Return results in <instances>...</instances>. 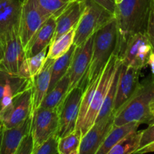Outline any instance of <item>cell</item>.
<instances>
[{
    "label": "cell",
    "instance_id": "1",
    "mask_svg": "<svg viewBox=\"0 0 154 154\" xmlns=\"http://www.w3.org/2000/svg\"><path fill=\"white\" fill-rule=\"evenodd\" d=\"M118 42L117 23L115 17L95 34L91 59L79 85L84 91L89 84L100 76L116 51Z\"/></svg>",
    "mask_w": 154,
    "mask_h": 154
},
{
    "label": "cell",
    "instance_id": "2",
    "mask_svg": "<svg viewBox=\"0 0 154 154\" xmlns=\"http://www.w3.org/2000/svg\"><path fill=\"white\" fill-rule=\"evenodd\" d=\"M151 0H122L116 5L114 17L117 23L118 42L116 51L119 52L130 36L145 32Z\"/></svg>",
    "mask_w": 154,
    "mask_h": 154
},
{
    "label": "cell",
    "instance_id": "3",
    "mask_svg": "<svg viewBox=\"0 0 154 154\" xmlns=\"http://www.w3.org/2000/svg\"><path fill=\"white\" fill-rule=\"evenodd\" d=\"M154 99V77H147L140 82L129 99L115 113L113 126L130 122L151 124L154 117L150 113V103Z\"/></svg>",
    "mask_w": 154,
    "mask_h": 154
},
{
    "label": "cell",
    "instance_id": "4",
    "mask_svg": "<svg viewBox=\"0 0 154 154\" xmlns=\"http://www.w3.org/2000/svg\"><path fill=\"white\" fill-rule=\"evenodd\" d=\"M120 65V59L118 55L117 51H115L111 58L110 59L108 63L104 67L103 72H101L99 82H98L96 90L94 93L88 111L82 124L80 125L79 127L77 128L81 131L82 135L91 127L92 125L96 121L100 110L102 107L104 99H105L106 96L108 93V90L111 85L113 78H114L116 69L119 68Z\"/></svg>",
    "mask_w": 154,
    "mask_h": 154
},
{
    "label": "cell",
    "instance_id": "5",
    "mask_svg": "<svg viewBox=\"0 0 154 154\" xmlns=\"http://www.w3.org/2000/svg\"><path fill=\"white\" fill-rule=\"evenodd\" d=\"M113 17L114 15L93 0H85L84 11L75 29L74 45L81 46Z\"/></svg>",
    "mask_w": 154,
    "mask_h": 154
},
{
    "label": "cell",
    "instance_id": "6",
    "mask_svg": "<svg viewBox=\"0 0 154 154\" xmlns=\"http://www.w3.org/2000/svg\"><path fill=\"white\" fill-rule=\"evenodd\" d=\"M153 51L145 32L130 36L125 46L118 53L122 65L142 69L147 66L149 54Z\"/></svg>",
    "mask_w": 154,
    "mask_h": 154
},
{
    "label": "cell",
    "instance_id": "7",
    "mask_svg": "<svg viewBox=\"0 0 154 154\" xmlns=\"http://www.w3.org/2000/svg\"><path fill=\"white\" fill-rule=\"evenodd\" d=\"M48 18L49 17L41 9L36 0L22 2L19 35L24 50L36 31Z\"/></svg>",
    "mask_w": 154,
    "mask_h": 154
},
{
    "label": "cell",
    "instance_id": "8",
    "mask_svg": "<svg viewBox=\"0 0 154 154\" xmlns=\"http://www.w3.org/2000/svg\"><path fill=\"white\" fill-rule=\"evenodd\" d=\"M82 94V89L76 87L68 93L59 107V123L57 133L60 138L68 135L76 128Z\"/></svg>",
    "mask_w": 154,
    "mask_h": 154
},
{
    "label": "cell",
    "instance_id": "9",
    "mask_svg": "<svg viewBox=\"0 0 154 154\" xmlns=\"http://www.w3.org/2000/svg\"><path fill=\"white\" fill-rule=\"evenodd\" d=\"M58 109L39 107L32 114L31 133L34 149L54 134L58 129Z\"/></svg>",
    "mask_w": 154,
    "mask_h": 154
},
{
    "label": "cell",
    "instance_id": "10",
    "mask_svg": "<svg viewBox=\"0 0 154 154\" xmlns=\"http://www.w3.org/2000/svg\"><path fill=\"white\" fill-rule=\"evenodd\" d=\"M33 114V86L17 95L11 103L0 113L6 129L14 127Z\"/></svg>",
    "mask_w": 154,
    "mask_h": 154
},
{
    "label": "cell",
    "instance_id": "11",
    "mask_svg": "<svg viewBox=\"0 0 154 154\" xmlns=\"http://www.w3.org/2000/svg\"><path fill=\"white\" fill-rule=\"evenodd\" d=\"M26 60L27 57L20 38L19 29H15L6 39L0 68L10 75H18Z\"/></svg>",
    "mask_w": 154,
    "mask_h": 154
},
{
    "label": "cell",
    "instance_id": "12",
    "mask_svg": "<svg viewBox=\"0 0 154 154\" xmlns=\"http://www.w3.org/2000/svg\"><path fill=\"white\" fill-rule=\"evenodd\" d=\"M95 35L91 36L83 45L75 48L69 70V85L68 93L78 87L88 69L93 50Z\"/></svg>",
    "mask_w": 154,
    "mask_h": 154
},
{
    "label": "cell",
    "instance_id": "13",
    "mask_svg": "<svg viewBox=\"0 0 154 154\" xmlns=\"http://www.w3.org/2000/svg\"><path fill=\"white\" fill-rule=\"evenodd\" d=\"M142 69L134 66H124L121 63L119 78L117 83L113 113H116L128 99L138 87Z\"/></svg>",
    "mask_w": 154,
    "mask_h": 154
},
{
    "label": "cell",
    "instance_id": "14",
    "mask_svg": "<svg viewBox=\"0 0 154 154\" xmlns=\"http://www.w3.org/2000/svg\"><path fill=\"white\" fill-rule=\"evenodd\" d=\"M115 114L97 121L82 135L79 154H96L113 126Z\"/></svg>",
    "mask_w": 154,
    "mask_h": 154
},
{
    "label": "cell",
    "instance_id": "15",
    "mask_svg": "<svg viewBox=\"0 0 154 154\" xmlns=\"http://www.w3.org/2000/svg\"><path fill=\"white\" fill-rule=\"evenodd\" d=\"M84 9L85 0H75L69 3V5L56 18V31L52 42L57 40L69 30L75 29Z\"/></svg>",
    "mask_w": 154,
    "mask_h": 154
},
{
    "label": "cell",
    "instance_id": "16",
    "mask_svg": "<svg viewBox=\"0 0 154 154\" xmlns=\"http://www.w3.org/2000/svg\"><path fill=\"white\" fill-rule=\"evenodd\" d=\"M56 31V18H48L36 31L25 48L26 57H32L49 46Z\"/></svg>",
    "mask_w": 154,
    "mask_h": 154
},
{
    "label": "cell",
    "instance_id": "17",
    "mask_svg": "<svg viewBox=\"0 0 154 154\" xmlns=\"http://www.w3.org/2000/svg\"><path fill=\"white\" fill-rule=\"evenodd\" d=\"M22 2L14 0L0 12V43L4 48L6 39L15 29H19Z\"/></svg>",
    "mask_w": 154,
    "mask_h": 154
},
{
    "label": "cell",
    "instance_id": "18",
    "mask_svg": "<svg viewBox=\"0 0 154 154\" xmlns=\"http://www.w3.org/2000/svg\"><path fill=\"white\" fill-rule=\"evenodd\" d=\"M32 115L20 124L5 129L0 154H15L20 143L31 130Z\"/></svg>",
    "mask_w": 154,
    "mask_h": 154
},
{
    "label": "cell",
    "instance_id": "19",
    "mask_svg": "<svg viewBox=\"0 0 154 154\" xmlns=\"http://www.w3.org/2000/svg\"><path fill=\"white\" fill-rule=\"evenodd\" d=\"M54 60L47 58L40 72L32 79L33 81V112L40 106L49 88L51 70Z\"/></svg>",
    "mask_w": 154,
    "mask_h": 154
},
{
    "label": "cell",
    "instance_id": "20",
    "mask_svg": "<svg viewBox=\"0 0 154 154\" xmlns=\"http://www.w3.org/2000/svg\"><path fill=\"white\" fill-rule=\"evenodd\" d=\"M139 122L133 121L130 123H125V124L119 125V126H113L110 131L109 132L108 135L106 137L105 140L102 143L101 146L96 154H107L110 151V149L116 145L119 141L125 138L127 135L131 133V132L137 130L140 126Z\"/></svg>",
    "mask_w": 154,
    "mask_h": 154
},
{
    "label": "cell",
    "instance_id": "21",
    "mask_svg": "<svg viewBox=\"0 0 154 154\" xmlns=\"http://www.w3.org/2000/svg\"><path fill=\"white\" fill-rule=\"evenodd\" d=\"M69 85V72H67V73L55 84V86L46 93L39 107L49 109H59V107L67 96Z\"/></svg>",
    "mask_w": 154,
    "mask_h": 154
},
{
    "label": "cell",
    "instance_id": "22",
    "mask_svg": "<svg viewBox=\"0 0 154 154\" xmlns=\"http://www.w3.org/2000/svg\"><path fill=\"white\" fill-rule=\"evenodd\" d=\"M75 48H76V46L73 44L70 49L66 54H63L59 58L54 60L52 66L51 81H50L49 88H48V92L50 91L55 86V84L67 73L68 70L70 67L71 62H72Z\"/></svg>",
    "mask_w": 154,
    "mask_h": 154
},
{
    "label": "cell",
    "instance_id": "23",
    "mask_svg": "<svg viewBox=\"0 0 154 154\" xmlns=\"http://www.w3.org/2000/svg\"><path fill=\"white\" fill-rule=\"evenodd\" d=\"M75 29L69 30L49 45L47 58L56 60L66 54L73 45Z\"/></svg>",
    "mask_w": 154,
    "mask_h": 154
},
{
    "label": "cell",
    "instance_id": "24",
    "mask_svg": "<svg viewBox=\"0 0 154 154\" xmlns=\"http://www.w3.org/2000/svg\"><path fill=\"white\" fill-rule=\"evenodd\" d=\"M140 136L141 131L135 130L131 132L113 146L107 154L135 153L139 148Z\"/></svg>",
    "mask_w": 154,
    "mask_h": 154
},
{
    "label": "cell",
    "instance_id": "25",
    "mask_svg": "<svg viewBox=\"0 0 154 154\" xmlns=\"http://www.w3.org/2000/svg\"><path fill=\"white\" fill-rule=\"evenodd\" d=\"M120 67L121 65L116 69L114 78H113L111 85H110V89L108 90V93H107V96H106L105 99L104 101V103H103L102 107H101V110H100V112L98 114V117H97L96 121L95 122L104 120V119L107 118L109 116L111 115L112 114H114L113 113V106H114L115 98H116L118 80H119V78Z\"/></svg>",
    "mask_w": 154,
    "mask_h": 154
},
{
    "label": "cell",
    "instance_id": "26",
    "mask_svg": "<svg viewBox=\"0 0 154 154\" xmlns=\"http://www.w3.org/2000/svg\"><path fill=\"white\" fill-rule=\"evenodd\" d=\"M82 137L81 131L75 129L70 133L59 139V154H79L81 139Z\"/></svg>",
    "mask_w": 154,
    "mask_h": 154
},
{
    "label": "cell",
    "instance_id": "27",
    "mask_svg": "<svg viewBox=\"0 0 154 154\" xmlns=\"http://www.w3.org/2000/svg\"><path fill=\"white\" fill-rule=\"evenodd\" d=\"M100 76H101V75H100ZM100 76L97 79H95V81H92L91 84H89L85 88L84 91H83L81 105H80L79 114V118L78 120H77L76 128L75 129L79 127V126L82 124L83 120H84L86 114H87L88 111L89 106H90L91 102L94 93H95V90L97 88V86H98V82H99Z\"/></svg>",
    "mask_w": 154,
    "mask_h": 154
},
{
    "label": "cell",
    "instance_id": "28",
    "mask_svg": "<svg viewBox=\"0 0 154 154\" xmlns=\"http://www.w3.org/2000/svg\"><path fill=\"white\" fill-rule=\"evenodd\" d=\"M38 5L49 17L57 18L71 2L70 0H36Z\"/></svg>",
    "mask_w": 154,
    "mask_h": 154
},
{
    "label": "cell",
    "instance_id": "29",
    "mask_svg": "<svg viewBox=\"0 0 154 154\" xmlns=\"http://www.w3.org/2000/svg\"><path fill=\"white\" fill-rule=\"evenodd\" d=\"M49 46L45 48L37 54L27 58V67H28L30 78L33 79L43 67L45 62L47 59Z\"/></svg>",
    "mask_w": 154,
    "mask_h": 154
},
{
    "label": "cell",
    "instance_id": "30",
    "mask_svg": "<svg viewBox=\"0 0 154 154\" xmlns=\"http://www.w3.org/2000/svg\"><path fill=\"white\" fill-rule=\"evenodd\" d=\"M59 139L60 137L57 133L54 134L36 147L33 154H59Z\"/></svg>",
    "mask_w": 154,
    "mask_h": 154
},
{
    "label": "cell",
    "instance_id": "31",
    "mask_svg": "<svg viewBox=\"0 0 154 154\" xmlns=\"http://www.w3.org/2000/svg\"><path fill=\"white\" fill-rule=\"evenodd\" d=\"M145 32L154 51V0H151L150 2Z\"/></svg>",
    "mask_w": 154,
    "mask_h": 154
},
{
    "label": "cell",
    "instance_id": "32",
    "mask_svg": "<svg viewBox=\"0 0 154 154\" xmlns=\"http://www.w3.org/2000/svg\"><path fill=\"white\" fill-rule=\"evenodd\" d=\"M33 150H34V141L30 130V132L26 135L21 141L15 154H33Z\"/></svg>",
    "mask_w": 154,
    "mask_h": 154
},
{
    "label": "cell",
    "instance_id": "33",
    "mask_svg": "<svg viewBox=\"0 0 154 154\" xmlns=\"http://www.w3.org/2000/svg\"><path fill=\"white\" fill-rule=\"evenodd\" d=\"M154 142V123L149 124L146 129L141 131V136H140V144H139V148H143L146 146L152 144Z\"/></svg>",
    "mask_w": 154,
    "mask_h": 154
},
{
    "label": "cell",
    "instance_id": "34",
    "mask_svg": "<svg viewBox=\"0 0 154 154\" xmlns=\"http://www.w3.org/2000/svg\"><path fill=\"white\" fill-rule=\"evenodd\" d=\"M93 1L114 15L115 8H116V3L114 0H93Z\"/></svg>",
    "mask_w": 154,
    "mask_h": 154
},
{
    "label": "cell",
    "instance_id": "35",
    "mask_svg": "<svg viewBox=\"0 0 154 154\" xmlns=\"http://www.w3.org/2000/svg\"><path fill=\"white\" fill-rule=\"evenodd\" d=\"M11 75L8 74L0 68V105H1V101L3 96L5 87V84H7L9 78H10Z\"/></svg>",
    "mask_w": 154,
    "mask_h": 154
},
{
    "label": "cell",
    "instance_id": "36",
    "mask_svg": "<svg viewBox=\"0 0 154 154\" xmlns=\"http://www.w3.org/2000/svg\"><path fill=\"white\" fill-rule=\"evenodd\" d=\"M154 152V142L152 144H149V145L146 146L143 148L140 149V150H137L135 153H152Z\"/></svg>",
    "mask_w": 154,
    "mask_h": 154
},
{
    "label": "cell",
    "instance_id": "37",
    "mask_svg": "<svg viewBox=\"0 0 154 154\" xmlns=\"http://www.w3.org/2000/svg\"><path fill=\"white\" fill-rule=\"evenodd\" d=\"M147 66H149L152 75L154 76V51H152L149 54V57L147 60Z\"/></svg>",
    "mask_w": 154,
    "mask_h": 154
},
{
    "label": "cell",
    "instance_id": "38",
    "mask_svg": "<svg viewBox=\"0 0 154 154\" xmlns=\"http://www.w3.org/2000/svg\"><path fill=\"white\" fill-rule=\"evenodd\" d=\"M14 0H0V12L4 10Z\"/></svg>",
    "mask_w": 154,
    "mask_h": 154
},
{
    "label": "cell",
    "instance_id": "39",
    "mask_svg": "<svg viewBox=\"0 0 154 154\" xmlns=\"http://www.w3.org/2000/svg\"><path fill=\"white\" fill-rule=\"evenodd\" d=\"M3 54H4V48H3L2 45L0 43V63H1L2 60Z\"/></svg>",
    "mask_w": 154,
    "mask_h": 154
},
{
    "label": "cell",
    "instance_id": "40",
    "mask_svg": "<svg viewBox=\"0 0 154 154\" xmlns=\"http://www.w3.org/2000/svg\"><path fill=\"white\" fill-rule=\"evenodd\" d=\"M150 113L152 117H154V99H152V101L150 103Z\"/></svg>",
    "mask_w": 154,
    "mask_h": 154
},
{
    "label": "cell",
    "instance_id": "41",
    "mask_svg": "<svg viewBox=\"0 0 154 154\" xmlns=\"http://www.w3.org/2000/svg\"><path fill=\"white\" fill-rule=\"evenodd\" d=\"M122 0H114V2H115V3H116V5L119 4V3H120V2H122Z\"/></svg>",
    "mask_w": 154,
    "mask_h": 154
},
{
    "label": "cell",
    "instance_id": "42",
    "mask_svg": "<svg viewBox=\"0 0 154 154\" xmlns=\"http://www.w3.org/2000/svg\"><path fill=\"white\" fill-rule=\"evenodd\" d=\"M71 2H73V1H75V0H70Z\"/></svg>",
    "mask_w": 154,
    "mask_h": 154
},
{
    "label": "cell",
    "instance_id": "43",
    "mask_svg": "<svg viewBox=\"0 0 154 154\" xmlns=\"http://www.w3.org/2000/svg\"><path fill=\"white\" fill-rule=\"evenodd\" d=\"M21 2H23V1H24V0H21Z\"/></svg>",
    "mask_w": 154,
    "mask_h": 154
},
{
    "label": "cell",
    "instance_id": "44",
    "mask_svg": "<svg viewBox=\"0 0 154 154\" xmlns=\"http://www.w3.org/2000/svg\"><path fill=\"white\" fill-rule=\"evenodd\" d=\"M152 76H153V75H152ZM153 77H154V76H153Z\"/></svg>",
    "mask_w": 154,
    "mask_h": 154
}]
</instances>
